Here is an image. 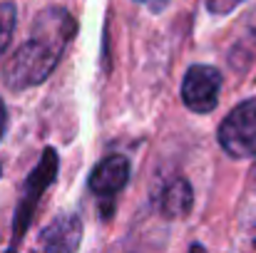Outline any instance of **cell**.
I'll list each match as a JSON object with an SVG mask.
<instances>
[{
	"label": "cell",
	"mask_w": 256,
	"mask_h": 253,
	"mask_svg": "<svg viewBox=\"0 0 256 253\" xmlns=\"http://www.w3.org/2000/svg\"><path fill=\"white\" fill-rule=\"evenodd\" d=\"M75 32H78V25L65 7H45L35 17L30 37L5 62L2 82L15 92L42 84L50 77V72L58 67Z\"/></svg>",
	"instance_id": "6da1fadb"
},
{
	"label": "cell",
	"mask_w": 256,
	"mask_h": 253,
	"mask_svg": "<svg viewBox=\"0 0 256 253\" xmlns=\"http://www.w3.org/2000/svg\"><path fill=\"white\" fill-rule=\"evenodd\" d=\"M219 144L234 159L256 157V99L236 104L219 124Z\"/></svg>",
	"instance_id": "7a4b0ae2"
},
{
	"label": "cell",
	"mask_w": 256,
	"mask_h": 253,
	"mask_svg": "<svg viewBox=\"0 0 256 253\" xmlns=\"http://www.w3.org/2000/svg\"><path fill=\"white\" fill-rule=\"evenodd\" d=\"M55 174H58V152L52 147H48L40 157V164L32 169V174L28 176L25 181V194L15 209V224H12V241L18 244L22 239V234L28 231L30 226V219L35 214V206L42 196V191L55 181Z\"/></svg>",
	"instance_id": "3957f363"
},
{
	"label": "cell",
	"mask_w": 256,
	"mask_h": 253,
	"mask_svg": "<svg viewBox=\"0 0 256 253\" xmlns=\"http://www.w3.org/2000/svg\"><path fill=\"white\" fill-rule=\"evenodd\" d=\"M222 75L212 65H194L186 70L182 82V99L196 114H209L219 104Z\"/></svg>",
	"instance_id": "277c9868"
},
{
	"label": "cell",
	"mask_w": 256,
	"mask_h": 253,
	"mask_svg": "<svg viewBox=\"0 0 256 253\" xmlns=\"http://www.w3.org/2000/svg\"><path fill=\"white\" fill-rule=\"evenodd\" d=\"M130 181V159L122 154L104 157L90 174V191L100 199H114Z\"/></svg>",
	"instance_id": "5b68a950"
},
{
	"label": "cell",
	"mask_w": 256,
	"mask_h": 253,
	"mask_svg": "<svg viewBox=\"0 0 256 253\" xmlns=\"http://www.w3.org/2000/svg\"><path fill=\"white\" fill-rule=\"evenodd\" d=\"M82 219L78 214H65L58 216L55 221H50L42 234H40V244L45 253H75L80 249L82 241Z\"/></svg>",
	"instance_id": "8992f818"
},
{
	"label": "cell",
	"mask_w": 256,
	"mask_h": 253,
	"mask_svg": "<svg viewBox=\"0 0 256 253\" xmlns=\"http://www.w3.org/2000/svg\"><path fill=\"white\" fill-rule=\"evenodd\" d=\"M194 204V194L186 179H174L164 186L162 196H160V209L167 219H182L189 214Z\"/></svg>",
	"instance_id": "52a82bcc"
},
{
	"label": "cell",
	"mask_w": 256,
	"mask_h": 253,
	"mask_svg": "<svg viewBox=\"0 0 256 253\" xmlns=\"http://www.w3.org/2000/svg\"><path fill=\"white\" fill-rule=\"evenodd\" d=\"M18 22V10L12 2H0V55L8 50Z\"/></svg>",
	"instance_id": "ba28073f"
},
{
	"label": "cell",
	"mask_w": 256,
	"mask_h": 253,
	"mask_svg": "<svg viewBox=\"0 0 256 253\" xmlns=\"http://www.w3.org/2000/svg\"><path fill=\"white\" fill-rule=\"evenodd\" d=\"M244 0H206V7L214 12V15H226L232 12L236 5H242Z\"/></svg>",
	"instance_id": "9c48e42d"
},
{
	"label": "cell",
	"mask_w": 256,
	"mask_h": 253,
	"mask_svg": "<svg viewBox=\"0 0 256 253\" xmlns=\"http://www.w3.org/2000/svg\"><path fill=\"white\" fill-rule=\"evenodd\" d=\"M5 127H8V112H5V104H2V99H0V139H2V134H5Z\"/></svg>",
	"instance_id": "30bf717a"
},
{
	"label": "cell",
	"mask_w": 256,
	"mask_h": 253,
	"mask_svg": "<svg viewBox=\"0 0 256 253\" xmlns=\"http://www.w3.org/2000/svg\"><path fill=\"white\" fill-rule=\"evenodd\" d=\"M142 2H147L150 7H162V5H164L167 0H142Z\"/></svg>",
	"instance_id": "8fae6325"
},
{
	"label": "cell",
	"mask_w": 256,
	"mask_h": 253,
	"mask_svg": "<svg viewBox=\"0 0 256 253\" xmlns=\"http://www.w3.org/2000/svg\"><path fill=\"white\" fill-rule=\"evenodd\" d=\"M254 189H256V169H254Z\"/></svg>",
	"instance_id": "7c38bea8"
},
{
	"label": "cell",
	"mask_w": 256,
	"mask_h": 253,
	"mask_svg": "<svg viewBox=\"0 0 256 253\" xmlns=\"http://www.w3.org/2000/svg\"><path fill=\"white\" fill-rule=\"evenodd\" d=\"M8 253H15V251H12V249H10V251H8Z\"/></svg>",
	"instance_id": "4fadbf2b"
},
{
	"label": "cell",
	"mask_w": 256,
	"mask_h": 253,
	"mask_svg": "<svg viewBox=\"0 0 256 253\" xmlns=\"http://www.w3.org/2000/svg\"><path fill=\"white\" fill-rule=\"evenodd\" d=\"M254 244H256V236H254Z\"/></svg>",
	"instance_id": "5bb4252c"
}]
</instances>
